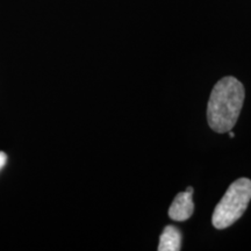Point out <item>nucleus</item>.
<instances>
[{
	"label": "nucleus",
	"instance_id": "1",
	"mask_svg": "<svg viewBox=\"0 0 251 251\" xmlns=\"http://www.w3.org/2000/svg\"><path fill=\"white\" fill-rule=\"evenodd\" d=\"M244 97L243 84L235 77H224L215 84L207 105V121L215 133L233 129L242 111Z\"/></svg>",
	"mask_w": 251,
	"mask_h": 251
},
{
	"label": "nucleus",
	"instance_id": "2",
	"mask_svg": "<svg viewBox=\"0 0 251 251\" xmlns=\"http://www.w3.org/2000/svg\"><path fill=\"white\" fill-rule=\"evenodd\" d=\"M251 200V180L240 178L235 180L216 205L212 224L216 229H226L234 225L247 211Z\"/></svg>",
	"mask_w": 251,
	"mask_h": 251
},
{
	"label": "nucleus",
	"instance_id": "3",
	"mask_svg": "<svg viewBox=\"0 0 251 251\" xmlns=\"http://www.w3.org/2000/svg\"><path fill=\"white\" fill-rule=\"evenodd\" d=\"M193 187H187L185 192L178 193L169 208V216L175 221H186L194 212Z\"/></svg>",
	"mask_w": 251,
	"mask_h": 251
},
{
	"label": "nucleus",
	"instance_id": "4",
	"mask_svg": "<svg viewBox=\"0 0 251 251\" xmlns=\"http://www.w3.org/2000/svg\"><path fill=\"white\" fill-rule=\"evenodd\" d=\"M181 248V233L175 226H166L159 237L158 251H179Z\"/></svg>",
	"mask_w": 251,
	"mask_h": 251
},
{
	"label": "nucleus",
	"instance_id": "5",
	"mask_svg": "<svg viewBox=\"0 0 251 251\" xmlns=\"http://www.w3.org/2000/svg\"><path fill=\"white\" fill-rule=\"evenodd\" d=\"M6 162H7V155L4 151H0V170L4 168Z\"/></svg>",
	"mask_w": 251,
	"mask_h": 251
},
{
	"label": "nucleus",
	"instance_id": "6",
	"mask_svg": "<svg viewBox=\"0 0 251 251\" xmlns=\"http://www.w3.org/2000/svg\"><path fill=\"white\" fill-rule=\"evenodd\" d=\"M228 133H229V137H230V139H234V136H235V135H234V133H233V131H228Z\"/></svg>",
	"mask_w": 251,
	"mask_h": 251
}]
</instances>
